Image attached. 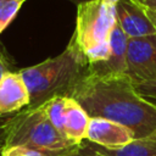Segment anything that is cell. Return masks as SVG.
<instances>
[{
    "mask_svg": "<svg viewBox=\"0 0 156 156\" xmlns=\"http://www.w3.org/2000/svg\"><path fill=\"white\" fill-rule=\"evenodd\" d=\"M89 115L128 127L135 139L156 133V106L143 98L127 74L88 72L69 94Z\"/></svg>",
    "mask_w": 156,
    "mask_h": 156,
    "instance_id": "obj_1",
    "label": "cell"
},
{
    "mask_svg": "<svg viewBox=\"0 0 156 156\" xmlns=\"http://www.w3.org/2000/svg\"><path fill=\"white\" fill-rule=\"evenodd\" d=\"M88 68V61L71 38L66 49L57 56L20 69L29 91L28 107H38L55 96H69Z\"/></svg>",
    "mask_w": 156,
    "mask_h": 156,
    "instance_id": "obj_2",
    "label": "cell"
},
{
    "mask_svg": "<svg viewBox=\"0 0 156 156\" xmlns=\"http://www.w3.org/2000/svg\"><path fill=\"white\" fill-rule=\"evenodd\" d=\"M23 145L49 156L76 154L72 145L49 121L41 107H26L5 118V147Z\"/></svg>",
    "mask_w": 156,
    "mask_h": 156,
    "instance_id": "obj_3",
    "label": "cell"
},
{
    "mask_svg": "<svg viewBox=\"0 0 156 156\" xmlns=\"http://www.w3.org/2000/svg\"><path fill=\"white\" fill-rule=\"evenodd\" d=\"M116 24L115 5L91 0L77 6L76 29L71 37L89 66L101 63L110 55V37Z\"/></svg>",
    "mask_w": 156,
    "mask_h": 156,
    "instance_id": "obj_4",
    "label": "cell"
},
{
    "mask_svg": "<svg viewBox=\"0 0 156 156\" xmlns=\"http://www.w3.org/2000/svg\"><path fill=\"white\" fill-rule=\"evenodd\" d=\"M126 74L134 84L156 79V34L128 40Z\"/></svg>",
    "mask_w": 156,
    "mask_h": 156,
    "instance_id": "obj_5",
    "label": "cell"
},
{
    "mask_svg": "<svg viewBox=\"0 0 156 156\" xmlns=\"http://www.w3.org/2000/svg\"><path fill=\"white\" fill-rule=\"evenodd\" d=\"M116 23L128 39L156 34V27L136 0H119L115 5Z\"/></svg>",
    "mask_w": 156,
    "mask_h": 156,
    "instance_id": "obj_6",
    "label": "cell"
},
{
    "mask_svg": "<svg viewBox=\"0 0 156 156\" xmlns=\"http://www.w3.org/2000/svg\"><path fill=\"white\" fill-rule=\"evenodd\" d=\"M134 139L135 135L128 127L110 119L93 117L88 126L85 140L106 149H118Z\"/></svg>",
    "mask_w": 156,
    "mask_h": 156,
    "instance_id": "obj_7",
    "label": "cell"
},
{
    "mask_svg": "<svg viewBox=\"0 0 156 156\" xmlns=\"http://www.w3.org/2000/svg\"><path fill=\"white\" fill-rule=\"evenodd\" d=\"M29 91L21 73L10 71L0 80V116L13 115L29 106Z\"/></svg>",
    "mask_w": 156,
    "mask_h": 156,
    "instance_id": "obj_8",
    "label": "cell"
},
{
    "mask_svg": "<svg viewBox=\"0 0 156 156\" xmlns=\"http://www.w3.org/2000/svg\"><path fill=\"white\" fill-rule=\"evenodd\" d=\"M128 37L116 23L110 37V55L101 63L89 66V71L99 74H126Z\"/></svg>",
    "mask_w": 156,
    "mask_h": 156,
    "instance_id": "obj_9",
    "label": "cell"
},
{
    "mask_svg": "<svg viewBox=\"0 0 156 156\" xmlns=\"http://www.w3.org/2000/svg\"><path fill=\"white\" fill-rule=\"evenodd\" d=\"M77 154L80 156H156V138L134 139L118 149H106L84 140Z\"/></svg>",
    "mask_w": 156,
    "mask_h": 156,
    "instance_id": "obj_10",
    "label": "cell"
},
{
    "mask_svg": "<svg viewBox=\"0 0 156 156\" xmlns=\"http://www.w3.org/2000/svg\"><path fill=\"white\" fill-rule=\"evenodd\" d=\"M90 117L87 111L72 98L66 96L65 117H63V136L74 146L79 147L87 139V130Z\"/></svg>",
    "mask_w": 156,
    "mask_h": 156,
    "instance_id": "obj_11",
    "label": "cell"
},
{
    "mask_svg": "<svg viewBox=\"0 0 156 156\" xmlns=\"http://www.w3.org/2000/svg\"><path fill=\"white\" fill-rule=\"evenodd\" d=\"M65 105L66 96H55L43 105H40L41 110L52 123V126L63 135V117H65ZM39 107V106H38Z\"/></svg>",
    "mask_w": 156,
    "mask_h": 156,
    "instance_id": "obj_12",
    "label": "cell"
},
{
    "mask_svg": "<svg viewBox=\"0 0 156 156\" xmlns=\"http://www.w3.org/2000/svg\"><path fill=\"white\" fill-rule=\"evenodd\" d=\"M26 0H0V34L13 21Z\"/></svg>",
    "mask_w": 156,
    "mask_h": 156,
    "instance_id": "obj_13",
    "label": "cell"
},
{
    "mask_svg": "<svg viewBox=\"0 0 156 156\" xmlns=\"http://www.w3.org/2000/svg\"><path fill=\"white\" fill-rule=\"evenodd\" d=\"M0 156H49V155L23 145H15V146L4 147L0 152Z\"/></svg>",
    "mask_w": 156,
    "mask_h": 156,
    "instance_id": "obj_14",
    "label": "cell"
},
{
    "mask_svg": "<svg viewBox=\"0 0 156 156\" xmlns=\"http://www.w3.org/2000/svg\"><path fill=\"white\" fill-rule=\"evenodd\" d=\"M134 87L143 98L151 102H156V79L144 83H136L134 84Z\"/></svg>",
    "mask_w": 156,
    "mask_h": 156,
    "instance_id": "obj_15",
    "label": "cell"
},
{
    "mask_svg": "<svg viewBox=\"0 0 156 156\" xmlns=\"http://www.w3.org/2000/svg\"><path fill=\"white\" fill-rule=\"evenodd\" d=\"M10 67H11V63L7 60L6 55L4 52H0V80L7 72H10Z\"/></svg>",
    "mask_w": 156,
    "mask_h": 156,
    "instance_id": "obj_16",
    "label": "cell"
},
{
    "mask_svg": "<svg viewBox=\"0 0 156 156\" xmlns=\"http://www.w3.org/2000/svg\"><path fill=\"white\" fill-rule=\"evenodd\" d=\"M0 116V152L5 147V118Z\"/></svg>",
    "mask_w": 156,
    "mask_h": 156,
    "instance_id": "obj_17",
    "label": "cell"
},
{
    "mask_svg": "<svg viewBox=\"0 0 156 156\" xmlns=\"http://www.w3.org/2000/svg\"><path fill=\"white\" fill-rule=\"evenodd\" d=\"M141 5V4H140ZM143 6V5H141ZM143 9L145 10V12H146V15H147V17L151 20V22L155 24V27H156V9H149V7H144L143 6Z\"/></svg>",
    "mask_w": 156,
    "mask_h": 156,
    "instance_id": "obj_18",
    "label": "cell"
},
{
    "mask_svg": "<svg viewBox=\"0 0 156 156\" xmlns=\"http://www.w3.org/2000/svg\"><path fill=\"white\" fill-rule=\"evenodd\" d=\"M139 4H141L144 7H149V9H156V0H143Z\"/></svg>",
    "mask_w": 156,
    "mask_h": 156,
    "instance_id": "obj_19",
    "label": "cell"
},
{
    "mask_svg": "<svg viewBox=\"0 0 156 156\" xmlns=\"http://www.w3.org/2000/svg\"><path fill=\"white\" fill-rule=\"evenodd\" d=\"M68 1H71V2H73V4H76L78 6V5L83 4V2H88V1H91V0H68Z\"/></svg>",
    "mask_w": 156,
    "mask_h": 156,
    "instance_id": "obj_20",
    "label": "cell"
},
{
    "mask_svg": "<svg viewBox=\"0 0 156 156\" xmlns=\"http://www.w3.org/2000/svg\"><path fill=\"white\" fill-rule=\"evenodd\" d=\"M105 2H107V4H110V5H116L119 0H104Z\"/></svg>",
    "mask_w": 156,
    "mask_h": 156,
    "instance_id": "obj_21",
    "label": "cell"
},
{
    "mask_svg": "<svg viewBox=\"0 0 156 156\" xmlns=\"http://www.w3.org/2000/svg\"><path fill=\"white\" fill-rule=\"evenodd\" d=\"M77 151H78V150H77ZM67 156H80V155H78V154L76 152V154H72V155H67Z\"/></svg>",
    "mask_w": 156,
    "mask_h": 156,
    "instance_id": "obj_22",
    "label": "cell"
},
{
    "mask_svg": "<svg viewBox=\"0 0 156 156\" xmlns=\"http://www.w3.org/2000/svg\"><path fill=\"white\" fill-rule=\"evenodd\" d=\"M154 104H155V106H156V102H154ZM152 136H155V138H156V133H155V134H154Z\"/></svg>",
    "mask_w": 156,
    "mask_h": 156,
    "instance_id": "obj_23",
    "label": "cell"
},
{
    "mask_svg": "<svg viewBox=\"0 0 156 156\" xmlns=\"http://www.w3.org/2000/svg\"><path fill=\"white\" fill-rule=\"evenodd\" d=\"M136 1H138V2H140V1H143V0H136Z\"/></svg>",
    "mask_w": 156,
    "mask_h": 156,
    "instance_id": "obj_24",
    "label": "cell"
}]
</instances>
